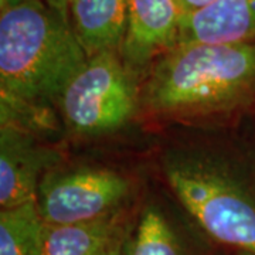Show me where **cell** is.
Segmentation results:
<instances>
[{
	"instance_id": "1",
	"label": "cell",
	"mask_w": 255,
	"mask_h": 255,
	"mask_svg": "<svg viewBox=\"0 0 255 255\" xmlns=\"http://www.w3.org/2000/svg\"><path fill=\"white\" fill-rule=\"evenodd\" d=\"M87 61L70 20L44 0H1V95L31 104L58 98Z\"/></svg>"
},
{
	"instance_id": "2",
	"label": "cell",
	"mask_w": 255,
	"mask_h": 255,
	"mask_svg": "<svg viewBox=\"0 0 255 255\" xmlns=\"http://www.w3.org/2000/svg\"><path fill=\"white\" fill-rule=\"evenodd\" d=\"M255 95V41L184 44L164 54L146 82L143 102L166 117L236 110Z\"/></svg>"
},
{
	"instance_id": "3",
	"label": "cell",
	"mask_w": 255,
	"mask_h": 255,
	"mask_svg": "<svg viewBox=\"0 0 255 255\" xmlns=\"http://www.w3.org/2000/svg\"><path fill=\"white\" fill-rule=\"evenodd\" d=\"M164 176L201 230L221 246L255 255V197L220 166L199 157H173Z\"/></svg>"
},
{
	"instance_id": "4",
	"label": "cell",
	"mask_w": 255,
	"mask_h": 255,
	"mask_svg": "<svg viewBox=\"0 0 255 255\" xmlns=\"http://www.w3.org/2000/svg\"><path fill=\"white\" fill-rule=\"evenodd\" d=\"M133 74L119 51L88 57L58 97L67 127L80 135H102L124 127L136 110Z\"/></svg>"
},
{
	"instance_id": "5",
	"label": "cell",
	"mask_w": 255,
	"mask_h": 255,
	"mask_svg": "<svg viewBox=\"0 0 255 255\" xmlns=\"http://www.w3.org/2000/svg\"><path fill=\"white\" fill-rule=\"evenodd\" d=\"M129 180L110 169L84 167L48 172L37 191V209L46 226L87 223L118 213Z\"/></svg>"
},
{
	"instance_id": "6",
	"label": "cell",
	"mask_w": 255,
	"mask_h": 255,
	"mask_svg": "<svg viewBox=\"0 0 255 255\" xmlns=\"http://www.w3.org/2000/svg\"><path fill=\"white\" fill-rule=\"evenodd\" d=\"M182 11L174 0H128V24L119 54L133 73L177 47Z\"/></svg>"
},
{
	"instance_id": "7",
	"label": "cell",
	"mask_w": 255,
	"mask_h": 255,
	"mask_svg": "<svg viewBox=\"0 0 255 255\" xmlns=\"http://www.w3.org/2000/svg\"><path fill=\"white\" fill-rule=\"evenodd\" d=\"M58 162L54 150L37 143L26 130L10 125L0 128V207H18L36 201L38 186Z\"/></svg>"
},
{
	"instance_id": "8",
	"label": "cell",
	"mask_w": 255,
	"mask_h": 255,
	"mask_svg": "<svg viewBox=\"0 0 255 255\" xmlns=\"http://www.w3.org/2000/svg\"><path fill=\"white\" fill-rule=\"evenodd\" d=\"M251 41H255V0H216L180 18L177 46Z\"/></svg>"
},
{
	"instance_id": "9",
	"label": "cell",
	"mask_w": 255,
	"mask_h": 255,
	"mask_svg": "<svg viewBox=\"0 0 255 255\" xmlns=\"http://www.w3.org/2000/svg\"><path fill=\"white\" fill-rule=\"evenodd\" d=\"M68 18L88 57L119 51L128 24V0H73Z\"/></svg>"
},
{
	"instance_id": "10",
	"label": "cell",
	"mask_w": 255,
	"mask_h": 255,
	"mask_svg": "<svg viewBox=\"0 0 255 255\" xmlns=\"http://www.w3.org/2000/svg\"><path fill=\"white\" fill-rule=\"evenodd\" d=\"M125 240L122 217L114 213L87 223L46 226L40 255H107Z\"/></svg>"
},
{
	"instance_id": "11",
	"label": "cell",
	"mask_w": 255,
	"mask_h": 255,
	"mask_svg": "<svg viewBox=\"0 0 255 255\" xmlns=\"http://www.w3.org/2000/svg\"><path fill=\"white\" fill-rule=\"evenodd\" d=\"M46 224L36 201L0 211V255H40Z\"/></svg>"
},
{
	"instance_id": "12",
	"label": "cell",
	"mask_w": 255,
	"mask_h": 255,
	"mask_svg": "<svg viewBox=\"0 0 255 255\" xmlns=\"http://www.w3.org/2000/svg\"><path fill=\"white\" fill-rule=\"evenodd\" d=\"M128 255H189L170 223L155 207L142 213L135 233L128 240Z\"/></svg>"
},
{
	"instance_id": "13",
	"label": "cell",
	"mask_w": 255,
	"mask_h": 255,
	"mask_svg": "<svg viewBox=\"0 0 255 255\" xmlns=\"http://www.w3.org/2000/svg\"><path fill=\"white\" fill-rule=\"evenodd\" d=\"M182 11V14H191L194 11L204 9L214 3L216 0H174Z\"/></svg>"
},
{
	"instance_id": "14",
	"label": "cell",
	"mask_w": 255,
	"mask_h": 255,
	"mask_svg": "<svg viewBox=\"0 0 255 255\" xmlns=\"http://www.w3.org/2000/svg\"><path fill=\"white\" fill-rule=\"evenodd\" d=\"M50 7H53L55 11L63 14L64 17L68 18V9L73 0H44ZM70 20V18H68Z\"/></svg>"
},
{
	"instance_id": "15",
	"label": "cell",
	"mask_w": 255,
	"mask_h": 255,
	"mask_svg": "<svg viewBox=\"0 0 255 255\" xmlns=\"http://www.w3.org/2000/svg\"><path fill=\"white\" fill-rule=\"evenodd\" d=\"M107 255H128V240L114 247Z\"/></svg>"
},
{
	"instance_id": "16",
	"label": "cell",
	"mask_w": 255,
	"mask_h": 255,
	"mask_svg": "<svg viewBox=\"0 0 255 255\" xmlns=\"http://www.w3.org/2000/svg\"><path fill=\"white\" fill-rule=\"evenodd\" d=\"M236 255H254L251 253H244V251H240V253H236Z\"/></svg>"
}]
</instances>
